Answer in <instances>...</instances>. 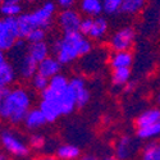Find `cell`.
I'll use <instances>...</instances> for the list:
<instances>
[{"mask_svg":"<svg viewBox=\"0 0 160 160\" xmlns=\"http://www.w3.org/2000/svg\"><path fill=\"white\" fill-rule=\"evenodd\" d=\"M57 59L60 64H67L73 62L76 58L86 55L91 51V42L83 37L81 32L64 33L62 40L55 41L52 46Z\"/></svg>","mask_w":160,"mask_h":160,"instance_id":"obj_1","label":"cell"},{"mask_svg":"<svg viewBox=\"0 0 160 160\" xmlns=\"http://www.w3.org/2000/svg\"><path fill=\"white\" fill-rule=\"evenodd\" d=\"M30 96L24 90H12L9 96L0 101V114L10 123L18 124L22 121L24 122L26 115L30 112Z\"/></svg>","mask_w":160,"mask_h":160,"instance_id":"obj_2","label":"cell"},{"mask_svg":"<svg viewBox=\"0 0 160 160\" xmlns=\"http://www.w3.org/2000/svg\"><path fill=\"white\" fill-rule=\"evenodd\" d=\"M19 38L18 17H5L0 21V49L10 50Z\"/></svg>","mask_w":160,"mask_h":160,"instance_id":"obj_3","label":"cell"},{"mask_svg":"<svg viewBox=\"0 0 160 160\" xmlns=\"http://www.w3.org/2000/svg\"><path fill=\"white\" fill-rule=\"evenodd\" d=\"M68 85H69V81L62 74H57L55 77L50 78L49 87L41 92L42 100H55L59 95H62L68 88Z\"/></svg>","mask_w":160,"mask_h":160,"instance_id":"obj_4","label":"cell"},{"mask_svg":"<svg viewBox=\"0 0 160 160\" xmlns=\"http://www.w3.org/2000/svg\"><path fill=\"white\" fill-rule=\"evenodd\" d=\"M133 40H135V31L132 28L127 27V28H122L119 30L113 37L110 45L112 48L119 52V51H128V49L132 46Z\"/></svg>","mask_w":160,"mask_h":160,"instance_id":"obj_5","label":"cell"},{"mask_svg":"<svg viewBox=\"0 0 160 160\" xmlns=\"http://www.w3.org/2000/svg\"><path fill=\"white\" fill-rule=\"evenodd\" d=\"M55 12V5L54 3L51 2H48L45 3L40 9L35 10L32 13V18L35 21V24L37 28H48L49 26L51 24V18H52V14Z\"/></svg>","mask_w":160,"mask_h":160,"instance_id":"obj_6","label":"cell"},{"mask_svg":"<svg viewBox=\"0 0 160 160\" xmlns=\"http://www.w3.org/2000/svg\"><path fill=\"white\" fill-rule=\"evenodd\" d=\"M81 17L77 12L72 9H65L62 12V14L59 16V23L62 26V28L64 33L69 32H78L79 27H81Z\"/></svg>","mask_w":160,"mask_h":160,"instance_id":"obj_7","label":"cell"},{"mask_svg":"<svg viewBox=\"0 0 160 160\" xmlns=\"http://www.w3.org/2000/svg\"><path fill=\"white\" fill-rule=\"evenodd\" d=\"M2 142L4 145V148L17 156H24L28 154V148L26 146L21 140H18L13 133L5 131L2 133Z\"/></svg>","mask_w":160,"mask_h":160,"instance_id":"obj_8","label":"cell"},{"mask_svg":"<svg viewBox=\"0 0 160 160\" xmlns=\"http://www.w3.org/2000/svg\"><path fill=\"white\" fill-rule=\"evenodd\" d=\"M57 100H58L59 106L62 109V114H71L77 106V95L69 87V85H68V88H67L62 95H59L57 98Z\"/></svg>","mask_w":160,"mask_h":160,"instance_id":"obj_9","label":"cell"},{"mask_svg":"<svg viewBox=\"0 0 160 160\" xmlns=\"http://www.w3.org/2000/svg\"><path fill=\"white\" fill-rule=\"evenodd\" d=\"M60 62L57 59V58H46L45 60L40 62L38 63V69H37V73L41 74L46 78H52L55 77L57 74H59V71H60Z\"/></svg>","mask_w":160,"mask_h":160,"instance_id":"obj_10","label":"cell"},{"mask_svg":"<svg viewBox=\"0 0 160 160\" xmlns=\"http://www.w3.org/2000/svg\"><path fill=\"white\" fill-rule=\"evenodd\" d=\"M38 109L42 112L48 122H54L57 121V118L59 115H62V109L57 99L55 100H42Z\"/></svg>","mask_w":160,"mask_h":160,"instance_id":"obj_11","label":"cell"},{"mask_svg":"<svg viewBox=\"0 0 160 160\" xmlns=\"http://www.w3.org/2000/svg\"><path fill=\"white\" fill-rule=\"evenodd\" d=\"M14 69L5 59L4 54H0V87H8L14 81Z\"/></svg>","mask_w":160,"mask_h":160,"instance_id":"obj_12","label":"cell"},{"mask_svg":"<svg viewBox=\"0 0 160 160\" xmlns=\"http://www.w3.org/2000/svg\"><path fill=\"white\" fill-rule=\"evenodd\" d=\"M18 28H19V38H27L28 35L36 30V24L32 18V13L19 14L18 17Z\"/></svg>","mask_w":160,"mask_h":160,"instance_id":"obj_13","label":"cell"},{"mask_svg":"<svg viewBox=\"0 0 160 160\" xmlns=\"http://www.w3.org/2000/svg\"><path fill=\"white\" fill-rule=\"evenodd\" d=\"M46 118L40 109H31L24 118V124L30 129H36L46 123Z\"/></svg>","mask_w":160,"mask_h":160,"instance_id":"obj_14","label":"cell"},{"mask_svg":"<svg viewBox=\"0 0 160 160\" xmlns=\"http://www.w3.org/2000/svg\"><path fill=\"white\" fill-rule=\"evenodd\" d=\"M158 123H160V110L159 109H151V110L143 112L136 121L137 128L148 127V126H152Z\"/></svg>","mask_w":160,"mask_h":160,"instance_id":"obj_15","label":"cell"},{"mask_svg":"<svg viewBox=\"0 0 160 160\" xmlns=\"http://www.w3.org/2000/svg\"><path fill=\"white\" fill-rule=\"evenodd\" d=\"M27 54L30 57H32L37 63L45 60L46 58H49V48L48 45L42 41V42H37V44H31V46L28 48Z\"/></svg>","mask_w":160,"mask_h":160,"instance_id":"obj_16","label":"cell"},{"mask_svg":"<svg viewBox=\"0 0 160 160\" xmlns=\"http://www.w3.org/2000/svg\"><path fill=\"white\" fill-rule=\"evenodd\" d=\"M37 69H38V63L32 57H30L27 54L23 58L22 64H21V73H22V76L24 78L35 77L37 74Z\"/></svg>","mask_w":160,"mask_h":160,"instance_id":"obj_17","label":"cell"},{"mask_svg":"<svg viewBox=\"0 0 160 160\" xmlns=\"http://www.w3.org/2000/svg\"><path fill=\"white\" fill-rule=\"evenodd\" d=\"M81 9L88 16H99L104 10L102 0H81Z\"/></svg>","mask_w":160,"mask_h":160,"instance_id":"obj_18","label":"cell"},{"mask_svg":"<svg viewBox=\"0 0 160 160\" xmlns=\"http://www.w3.org/2000/svg\"><path fill=\"white\" fill-rule=\"evenodd\" d=\"M132 64V55L129 51H119L115 52L112 58V67L114 69L118 68H129Z\"/></svg>","mask_w":160,"mask_h":160,"instance_id":"obj_19","label":"cell"},{"mask_svg":"<svg viewBox=\"0 0 160 160\" xmlns=\"http://www.w3.org/2000/svg\"><path fill=\"white\" fill-rule=\"evenodd\" d=\"M131 138L128 136H123L117 143V149H115V154H117V159L118 160H126L129 154H131Z\"/></svg>","mask_w":160,"mask_h":160,"instance_id":"obj_20","label":"cell"},{"mask_svg":"<svg viewBox=\"0 0 160 160\" xmlns=\"http://www.w3.org/2000/svg\"><path fill=\"white\" fill-rule=\"evenodd\" d=\"M57 155L62 160H74L79 156V149L74 145H62L57 151Z\"/></svg>","mask_w":160,"mask_h":160,"instance_id":"obj_21","label":"cell"},{"mask_svg":"<svg viewBox=\"0 0 160 160\" xmlns=\"http://www.w3.org/2000/svg\"><path fill=\"white\" fill-rule=\"evenodd\" d=\"M106 30H108V23H106V21L101 17L95 18L94 24H92V28H91V32H90L88 36L92 37V38H100L105 35Z\"/></svg>","mask_w":160,"mask_h":160,"instance_id":"obj_22","label":"cell"},{"mask_svg":"<svg viewBox=\"0 0 160 160\" xmlns=\"http://www.w3.org/2000/svg\"><path fill=\"white\" fill-rule=\"evenodd\" d=\"M143 4L145 0H124L121 7V12L127 13V14H133V13L141 10Z\"/></svg>","mask_w":160,"mask_h":160,"instance_id":"obj_23","label":"cell"},{"mask_svg":"<svg viewBox=\"0 0 160 160\" xmlns=\"http://www.w3.org/2000/svg\"><path fill=\"white\" fill-rule=\"evenodd\" d=\"M160 135V123L158 124H152V126H148V127H142V128H137V136L140 138H151L155 136Z\"/></svg>","mask_w":160,"mask_h":160,"instance_id":"obj_24","label":"cell"},{"mask_svg":"<svg viewBox=\"0 0 160 160\" xmlns=\"http://www.w3.org/2000/svg\"><path fill=\"white\" fill-rule=\"evenodd\" d=\"M131 77V71L129 68H118L114 69L113 73V82L115 85H124Z\"/></svg>","mask_w":160,"mask_h":160,"instance_id":"obj_25","label":"cell"},{"mask_svg":"<svg viewBox=\"0 0 160 160\" xmlns=\"http://www.w3.org/2000/svg\"><path fill=\"white\" fill-rule=\"evenodd\" d=\"M142 160H160L158 143L151 142L146 146L143 150V154H142Z\"/></svg>","mask_w":160,"mask_h":160,"instance_id":"obj_26","label":"cell"},{"mask_svg":"<svg viewBox=\"0 0 160 160\" xmlns=\"http://www.w3.org/2000/svg\"><path fill=\"white\" fill-rule=\"evenodd\" d=\"M124 0H102L104 3V10L108 14H113L121 10V7L123 4Z\"/></svg>","mask_w":160,"mask_h":160,"instance_id":"obj_27","label":"cell"},{"mask_svg":"<svg viewBox=\"0 0 160 160\" xmlns=\"http://www.w3.org/2000/svg\"><path fill=\"white\" fill-rule=\"evenodd\" d=\"M49 83H50V79L41 76V74H38V73L33 77V87L38 91H41V92L45 91L49 87Z\"/></svg>","mask_w":160,"mask_h":160,"instance_id":"obj_28","label":"cell"},{"mask_svg":"<svg viewBox=\"0 0 160 160\" xmlns=\"http://www.w3.org/2000/svg\"><path fill=\"white\" fill-rule=\"evenodd\" d=\"M44 37H45V31L42 28H36L28 35V37L26 40H27L30 44H37V42H42Z\"/></svg>","mask_w":160,"mask_h":160,"instance_id":"obj_29","label":"cell"},{"mask_svg":"<svg viewBox=\"0 0 160 160\" xmlns=\"http://www.w3.org/2000/svg\"><path fill=\"white\" fill-rule=\"evenodd\" d=\"M0 10H2V13L5 17H19L18 14L21 13V5H4V4H2Z\"/></svg>","mask_w":160,"mask_h":160,"instance_id":"obj_30","label":"cell"},{"mask_svg":"<svg viewBox=\"0 0 160 160\" xmlns=\"http://www.w3.org/2000/svg\"><path fill=\"white\" fill-rule=\"evenodd\" d=\"M90 100V92L85 88L77 95V108H83Z\"/></svg>","mask_w":160,"mask_h":160,"instance_id":"obj_31","label":"cell"},{"mask_svg":"<svg viewBox=\"0 0 160 160\" xmlns=\"http://www.w3.org/2000/svg\"><path fill=\"white\" fill-rule=\"evenodd\" d=\"M92 24H94V19L92 18H85V19H82V22H81V27H79V32H81L82 35H90V32H91V28H92Z\"/></svg>","mask_w":160,"mask_h":160,"instance_id":"obj_32","label":"cell"},{"mask_svg":"<svg viewBox=\"0 0 160 160\" xmlns=\"http://www.w3.org/2000/svg\"><path fill=\"white\" fill-rule=\"evenodd\" d=\"M45 141H44V137L40 136V135H33L31 138H30V145L35 149H41L44 146Z\"/></svg>","mask_w":160,"mask_h":160,"instance_id":"obj_33","label":"cell"},{"mask_svg":"<svg viewBox=\"0 0 160 160\" xmlns=\"http://www.w3.org/2000/svg\"><path fill=\"white\" fill-rule=\"evenodd\" d=\"M10 92H12V90L9 87H0V101L4 100L5 98H8Z\"/></svg>","mask_w":160,"mask_h":160,"instance_id":"obj_34","label":"cell"},{"mask_svg":"<svg viewBox=\"0 0 160 160\" xmlns=\"http://www.w3.org/2000/svg\"><path fill=\"white\" fill-rule=\"evenodd\" d=\"M58 3H59V5H60V7L67 8V9H69V8L73 5L74 0H58Z\"/></svg>","mask_w":160,"mask_h":160,"instance_id":"obj_35","label":"cell"},{"mask_svg":"<svg viewBox=\"0 0 160 160\" xmlns=\"http://www.w3.org/2000/svg\"><path fill=\"white\" fill-rule=\"evenodd\" d=\"M21 0H3L2 4L4 5H19Z\"/></svg>","mask_w":160,"mask_h":160,"instance_id":"obj_36","label":"cell"},{"mask_svg":"<svg viewBox=\"0 0 160 160\" xmlns=\"http://www.w3.org/2000/svg\"><path fill=\"white\" fill-rule=\"evenodd\" d=\"M81 160H99V159L94 155H85L83 158H81Z\"/></svg>","mask_w":160,"mask_h":160,"instance_id":"obj_37","label":"cell"},{"mask_svg":"<svg viewBox=\"0 0 160 160\" xmlns=\"http://www.w3.org/2000/svg\"><path fill=\"white\" fill-rule=\"evenodd\" d=\"M133 87H135V83L132 82V83H128V85H127V88H126V90H127V91H131Z\"/></svg>","mask_w":160,"mask_h":160,"instance_id":"obj_38","label":"cell"},{"mask_svg":"<svg viewBox=\"0 0 160 160\" xmlns=\"http://www.w3.org/2000/svg\"><path fill=\"white\" fill-rule=\"evenodd\" d=\"M102 160H118L117 158H114V156H105Z\"/></svg>","mask_w":160,"mask_h":160,"instance_id":"obj_39","label":"cell"},{"mask_svg":"<svg viewBox=\"0 0 160 160\" xmlns=\"http://www.w3.org/2000/svg\"><path fill=\"white\" fill-rule=\"evenodd\" d=\"M38 160H54V159H51V158H41V159H38Z\"/></svg>","mask_w":160,"mask_h":160,"instance_id":"obj_40","label":"cell"},{"mask_svg":"<svg viewBox=\"0 0 160 160\" xmlns=\"http://www.w3.org/2000/svg\"><path fill=\"white\" fill-rule=\"evenodd\" d=\"M158 148H159V154H160V142L158 143Z\"/></svg>","mask_w":160,"mask_h":160,"instance_id":"obj_41","label":"cell"},{"mask_svg":"<svg viewBox=\"0 0 160 160\" xmlns=\"http://www.w3.org/2000/svg\"><path fill=\"white\" fill-rule=\"evenodd\" d=\"M159 102H160V94H159Z\"/></svg>","mask_w":160,"mask_h":160,"instance_id":"obj_42","label":"cell"},{"mask_svg":"<svg viewBox=\"0 0 160 160\" xmlns=\"http://www.w3.org/2000/svg\"><path fill=\"white\" fill-rule=\"evenodd\" d=\"M30 2H32V0H30Z\"/></svg>","mask_w":160,"mask_h":160,"instance_id":"obj_43","label":"cell"}]
</instances>
